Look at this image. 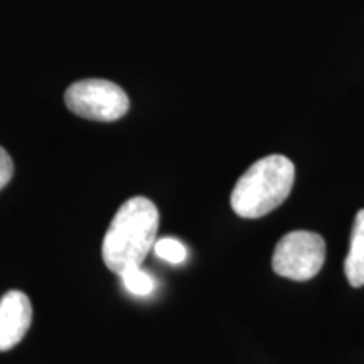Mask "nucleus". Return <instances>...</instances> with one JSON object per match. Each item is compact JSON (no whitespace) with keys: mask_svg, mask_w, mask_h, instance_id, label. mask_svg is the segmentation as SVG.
Returning <instances> with one entry per match:
<instances>
[{"mask_svg":"<svg viewBox=\"0 0 364 364\" xmlns=\"http://www.w3.org/2000/svg\"><path fill=\"white\" fill-rule=\"evenodd\" d=\"M159 209L144 196H135L118 208L103 238L105 265L113 273L142 265L157 241Z\"/></svg>","mask_w":364,"mask_h":364,"instance_id":"nucleus-1","label":"nucleus"},{"mask_svg":"<svg viewBox=\"0 0 364 364\" xmlns=\"http://www.w3.org/2000/svg\"><path fill=\"white\" fill-rule=\"evenodd\" d=\"M295 166L289 157L273 154L257 161L236 182L231 208L240 218L257 220L275 211L290 196Z\"/></svg>","mask_w":364,"mask_h":364,"instance_id":"nucleus-2","label":"nucleus"},{"mask_svg":"<svg viewBox=\"0 0 364 364\" xmlns=\"http://www.w3.org/2000/svg\"><path fill=\"white\" fill-rule=\"evenodd\" d=\"M326 262V241L314 231H290L277 243L273 272L284 279L306 282L321 272Z\"/></svg>","mask_w":364,"mask_h":364,"instance_id":"nucleus-3","label":"nucleus"},{"mask_svg":"<svg viewBox=\"0 0 364 364\" xmlns=\"http://www.w3.org/2000/svg\"><path fill=\"white\" fill-rule=\"evenodd\" d=\"M65 103L75 115L95 122L120 120L130 107L120 86L97 78L73 83L65 93Z\"/></svg>","mask_w":364,"mask_h":364,"instance_id":"nucleus-4","label":"nucleus"},{"mask_svg":"<svg viewBox=\"0 0 364 364\" xmlns=\"http://www.w3.org/2000/svg\"><path fill=\"white\" fill-rule=\"evenodd\" d=\"M33 322L31 300L21 290H9L0 299V353L16 348Z\"/></svg>","mask_w":364,"mask_h":364,"instance_id":"nucleus-5","label":"nucleus"},{"mask_svg":"<svg viewBox=\"0 0 364 364\" xmlns=\"http://www.w3.org/2000/svg\"><path fill=\"white\" fill-rule=\"evenodd\" d=\"M344 273L351 287H364V209L354 218L349 253L344 262Z\"/></svg>","mask_w":364,"mask_h":364,"instance_id":"nucleus-6","label":"nucleus"},{"mask_svg":"<svg viewBox=\"0 0 364 364\" xmlns=\"http://www.w3.org/2000/svg\"><path fill=\"white\" fill-rule=\"evenodd\" d=\"M118 275L122 277L125 289L130 294L139 295V297H147L156 289V280L149 275L147 272L142 270V265H132L122 270Z\"/></svg>","mask_w":364,"mask_h":364,"instance_id":"nucleus-7","label":"nucleus"},{"mask_svg":"<svg viewBox=\"0 0 364 364\" xmlns=\"http://www.w3.org/2000/svg\"><path fill=\"white\" fill-rule=\"evenodd\" d=\"M154 252L159 258H162L167 263H172V265H181L188 258V248L176 238L157 240L156 245H154Z\"/></svg>","mask_w":364,"mask_h":364,"instance_id":"nucleus-8","label":"nucleus"},{"mask_svg":"<svg viewBox=\"0 0 364 364\" xmlns=\"http://www.w3.org/2000/svg\"><path fill=\"white\" fill-rule=\"evenodd\" d=\"M14 176V162L12 157L9 156L7 150L0 147V191L11 182Z\"/></svg>","mask_w":364,"mask_h":364,"instance_id":"nucleus-9","label":"nucleus"}]
</instances>
